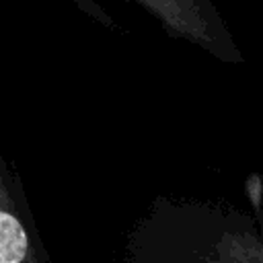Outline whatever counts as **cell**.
I'll return each mask as SVG.
<instances>
[{"mask_svg":"<svg viewBox=\"0 0 263 263\" xmlns=\"http://www.w3.org/2000/svg\"><path fill=\"white\" fill-rule=\"evenodd\" d=\"M117 263H263L261 226L232 203L158 195Z\"/></svg>","mask_w":263,"mask_h":263,"instance_id":"obj_1","label":"cell"},{"mask_svg":"<svg viewBox=\"0 0 263 263\" xmlns=\"http://www.w3.org/2000/svg\"><path fill=\"white\" fill-rule=\"evenodd\" d=\"M150 12L162 29L181 41H189L228 64H242L245 58L234 45L224 21L210 0H129Z\"/></svg>","mask_w":263,"mask_h":263,"instance_id":"obj_2","label":"cell"},{"mask_svg":"<svg viewBox=\"0 0 263 263\" xmlns=\"http://www.w3.org/2000/svg\"><path fill=\"white\" fill-rule=\"evenodd\" d=\"M0 263H49L21 177L0 154Z\"/></svg>","mask_w":263,"mask_h":263,"instance_id":"obj_3","label":"cell"},{"mask_svg":"<svg viewBox=\"0 0 263 263\" xmlns=\"http://www.w3.org/2000/svg\"><path fill=\"white\" fill-rule=\"evenodd\" d=\"M261 193H263V183L259 173H251L245 179V197L249 201V208L253 210V220L261 226L263 222V212H261Z\"/></svg>","mask_w":263,"mask_h":263,"instance_id":"obj_4","label":"cell"}]
</instances>
